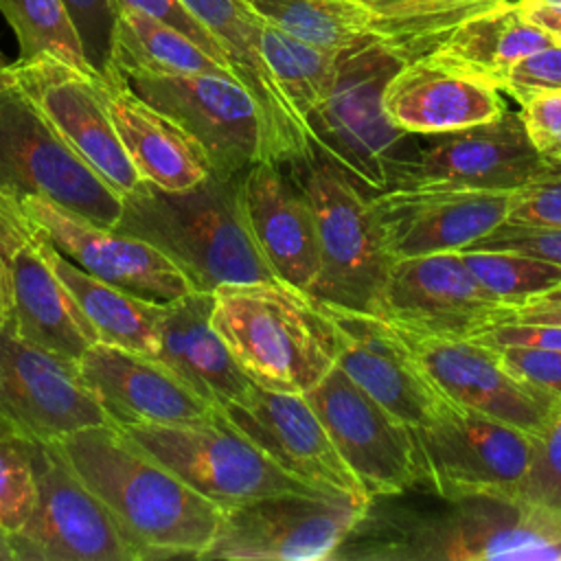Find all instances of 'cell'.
<instances>
[{
	"instance_id": "9",
	"label": "cell",
	"mask_w": 561,
	"mask_h": 561,
	"mask_svg": "<svg viewBox=\"0 0 561 561\" xmlns=\"http://www.w3.org/2000/svg\"><path fill=\"white\" fill-rule=\"evenodd\" d=\"M37 500L9 535L13 561H138L125 533L57 440L33 438Z\"/></svg>"
},
{
	"instance_id": "35",
	"label": "cell",
	"mask_w": 561,
	"mask_h": 561,
	"mask_svg": "<svg viewBox=\"0 0 561 561\" xmlns=\"http://www.w3.org/2000/svg\"><path fill=\"white\" fill-rule=\"evenodd\" d=\"M261 53L285 101L309 134L307 118L329 94L342 50L333 53L305 44L263 22Z\"/></svg>"
},
{
	"instance_id": "5",
	"label": "cell",
	"mask_w": 561,
	"mask_h": 561,
	"mask_svg": "<svg viewBox=\"0 0 561 561\" xmlns=\"http://www.w3.org/2000/svg\"><path fill=\"white\" fill-rule=\"evenodd\" d=\"M403 61L405 57L379 37L342 50L329 94L307 118L313 151L370 195L390 186L410 136L383 112L386 83Z\"/></svg>"
},
{
	"instance_id": "19",
	"label": "cell",
	"mask_w": 561,
	"mask_h": 561,
	"mask_svg": "<svg viewBox=\"0 0 561 561\" xmlns=\"http://www.w3.org/2000/svg\"><path fill=\"white\" fill-rule=\"evenodd\" d=\"M515 191L386 188L368 195L390 261L460 252L506 221Z\"/></svg>"
},
{
	"instance_id": "18",
	"label": "cell",
	"mask_w": 561,
	"mask_h": 561,
	"mask_svg": "<svg viewBox=\"0 0 561 561\" xmlns=\"http://www.w3.org/2000/svg\"><path fill=\"white\" fill-rule=\"evenodd\" d=\"M219 410L267 458L305 484L362 504L370 500L305 394L276 392L252 383L239 401Z\"/></svg>"
},
{
	"instance_id": "15",
	"label": "cell",
	"mask_w": 561,
	"mask_h": 561,
	"mask_svg": "<svg viewBox=\"0 0 561 561\" xmlns=\"http://www.w3.org/2000/svg\"><path fill=\"white\" fill-rule=\"evenodd\" d=\"M305 397L368 497L419 491L414 430L364 392L337 364Z\"/></svg>"
},
{
	"instance_id": "38",
	"label": "cell",
	"mask_w": 561,
	"mask_h": 561,
	"mask_svg": "<svg viewBox=\"0 0 561 561\" xmlns=\"http://www.w3.org/2000/svg\"><path fill=\"white\" fill-rule=\"evenodd\" d=\"M35 500L33 436L0 416V530L15 535L31 517Z\"/></svg>"
},
{
	"instance_id": "25",
	"label": "cell",
	"mask_w": 561,
	"mask_h": 561,
	"mask_svg": "<svg viewBox=\"0 0 561 561\" xmlns=\"http://www.w3.org/2000/svg\"><path fill=\"white\" fill-rule=\"evenodd\" d=\"M219 42L232 75L252 94L263 127L261 160L296 162L313 153L311 138L285 101L261 53L263 20L243 0H180Z\"/></svg>"
},
{
	"instance_id": "51",
	"label": "cell",
	"mask_w": 561,
	"mask_h": 561,
	"mask_svg": "<svg viewBox=\"0 0 561 561\" xmlns=\"http://www.w3.org/2000/svg\"><path fill=\"white\" fill-rule=\"evenodd\" d=\"M0 561H13V552L9 546V535L0 530Z\"/></svg>"
},
{
	"instance_id": "1",
	"label": "cell",
	"mask_w": 561,
	"mask_h": 561,
	"mask_svg": "<svg viewBox=\"0 0 561 561\" xmlns=\"http://www.w3.org/2000/svg\"><path fill=\"white\" fill-rule=\"evenodd\" d=\"M561 561V513L504 495L370 497L331 561Z\"/></svg>"
},
{
	"instance_id": "17",
	"label": "cell",
	"mask_w": 561,
	"mask_h": 561,
	"mask_svg": "<svg viewBox=\"0 0 561 561\" xmlns=\"http://www.w3.org/2000/svg\"><path fill=\"white\" fill-rule=\"evenodd\" d=\"M0 416L39 440L112 423L77 362L20 337L0 322Z\"/></svg>"
},
{
	"instance_id": "7",
	"label": "cell",
	"mask_w": 561,
	"mask_h": 561,
	"mask_svg": "<svg viewBox=\"0 0 561 561\" xmlns=\"http://www.w3.org/2000/svg\"><path fill=\"white\" fill-rule=\"evenodd\" d=\"M121 430L184 484L221 508L276 493H324L280 469L219 408L184 423Z\"/></svg>"
},
{
	"instance_id": "10",
	"label": "cell",
	"mask_w": 561,
	"mask_h": 561,
	"mask_svg": "<svg viewBox=\"0 0 561 561\" xmlns=\"http://www.w3.org/2000/svg\"><path fill=\"white\" fill-rule=\"evenodd\" d=\"M414 436L419 491L438 497H513L535 449L533 434L458 403H447L427 425L414 427Z\"/></svg>"
},
{
	"instance_id": "45",
	"label": "cell",
	"mask_w": 561,
	"mask_h": 561,
	"mask_svg": "<svg viewBox=\"0 0 561 561\" xmlns=\"http://www.w3.org/2000/svg\"><path fill=\"white\" fill-rule=\"evenodd\" d=\"M116 4H118L121 11L134 9V11H142V13L151 15V18H158V20L167 22L169 26H173L180 33H184L186 37H191L197 46H202L219 64L230 68L228 57H226L224 48L219 46V42L213 37V33L180 0H116Z\"/></svg>"
},
{
	"instance_id": "14",
	"label": "cell",
	"mask_w": 561,
	"mask_h": 561,
	"mask_svg": "<svg viewBox=\"0 0 561 561\" xmlns=\"http://www.w3.org/2000/svg\"><path fill=\"white\" fill-rule=\"evenodd\" d=\"M125 79L202 149L213 175L232 178L261 160V114L237 77L131 72Z\"/></svg>"
},
{
	"instance_id": "37",
	"label": "cell",
	"mask_w": 561,
	"mask_h": 561,
	"mask_svg": "<svg viewBox=\"0 0 561 561\" xmlns=\"http://www.w3.org/2000/svg\"><path fill=\"white\" fill-rule=\"evenodd\" d=\"M460 256L486 291L513 307L561 285V263L543 256L515 250H460Z\"/></svg>"
},
{
	"instance_id": "11",
	"label": "cell",
	"mask_w": 561,
	"mask_h": 561,
	"mask_svg": "<svg viewBox=\"0 0 561 561\" xmlns=\"http://www.w3.org/2000/svg\"><path fill=\"white\" fill-rule=\"evenodd\" d=\"M366 504L331 493L256 497L224 508L202 559L331 561Z\"/></svg>"
},
{
	"instance_id": "13",
	"label": "cell",
	"mask_w": 561,
	"mask_h": 561,
	"mask_svg": "<svg viewBox=\"0 0 561 561\" xmlns=\"http://www.w3.org/2000/svg\"><path fill=\"white\" fill-rule=\"evenodd\" d=\"M513 313V305L478 283L460 252L392 261L375 309L408 335L447 340H471Z\"/></svg>"
},
{
	"instance_id": "20",
	"label": "cell",
	"mask_w": 561,
	"mask_h": 561,
	"mask_svg": "<svg viewBox=\"0 0 561 561\" xmlns=\"http://www.w3.org/2000/svg\"><path fill=\"white\" fill-rule=\"evenodd\" d=\"M20 208L66 259L127 294L171 302L195 291L169 256L138 237L96 226L42 197H24Z\"/></svg>"
},
{
	"instance_id": "12",
	"label": "cell",
	"mask_w": 561,
	"mask_h": 561,
	"mask_svg": "<svg viewBox=\"0 0 561 561\" xmlns=\"http://www.w3.org/2000/svg\"><path fill=\"white\" fill-rule=\"evenodd\" d=\"M550 164L535 151L519 112L403 147L388 188L517 191Z\"/></svg>"
},
{
	"instance_id": "3",
	"label": "cell",
	"mask_w": 561,
	"mask_h": 561,
	"mask_svg": "<svg viewBox=\"0 0 561 561\" xmlns=\"http://www.w3.org/2000/svg\"><path fill=\"white\" fill-rule=\"evenodd\" d=\"M114 230L158 248L184 272L195 291L213 294L221 285L276 280L248 228L241 173H210L180 191L142 180L136 191L123 195Z\"/></svg>"
},
{
	"instance_id": "32",
	"label": "cell",
	"mask_w": 561,
	"mask_h": 561,
	"mask_svg": "<svg viewBox=\"0 0 561 561\" xmlns=\"http://www.w3.org/2000/svg\"><path fill=\"white\" fill-rule=\"evenodd\" d=\"M112 64L123 77L131 72L232 75L230 68L219 64L191 37L167 22L134 9L121 11L114 33Z\"/></svg>"
},
{
	"instance_id": "50",
	"label": "cell",
	"mask_w": 561,
	"mask_h": 561,
	"mask_svg": "<svg viewBox=\"0 0 561 561\" xmlns=\"http://www.w3.org/2000/svg\"><path fill=\"white\" fill-rule=\"evenodd\" d=\"M515 322H546V324H561V298L537 296L519 307H515L513 318Z\"/></svg>"
},
{
	"instance_id": "26",
	"label": "cell",
	"mask_w": 561,
	"mask_h": 561,
	"mask_svg": "<svg viewBox=\"0 0 561 561\" xmlns=\"http://www.w3.org/2000/svg\"><path fill=\"white\" fill-rule=\"evenodd\" d=\"M506 110L500 90L430 55L405 59L383 90L388 121L410 136L471 127Z\"/></svg>"
},
{
	"instance_id": "28",
	"label": "cell",
	"mask_w": 561,
	"mask_h": 561,
	"mask_svg": "<svg viewBox=\"0 0 561 561\" xmlns=\"http://www.w3.org/2000/svg\"><path fill=\"white\" fill-rule=\"evenodd\" d=\"M213 294L191 291L156 305V357L213 405L239 401L252 381L239 370L213 322Z\"/></svg>"
},
{
	"instance_id": "24",
	"label": "cell",
	"mask_w": 561,
	"mask_h": 561,
	"mask_svg": "<svg viewBox=\"0 0 561 561\" xmlns=\"http://www.w3.org/2000/svg\"><path fill=\"white\" fill-rule=\"evenodd\" d=\"M77 366L107 419L118 427L184 423L217 410L162 362L121 346L96 342Z\"/></svg>"
},
{
	"instance_id": "6",
	"label": "cell",
	"mask_w": 561,
	"mask_h": 561,
	"mask_svg": "<svg viewBox=\"0 0 561 561\" xmlns=\"http://www.w3.org/2000/svg\"><path fill=\"white\" fill-rule=\"evenodd\" d=\"M283 164L307 193L316 217L320 272L309 296L331 309L375 316L392 261L368 195L316 151Z\"/></svg>"
},
{
	"instance_id": "8",
	"label": "cell",
	"mask_w": 561,
	"mask_h": 561,
	"mask_svg": "<svg viewBox=\"0 0 561 561\" xmlns=\"http://www.w3.org/2000/svg\"><path fill=\"white\" fill-rule=\"evenodd\" d=\"M0 195L18 206L42 197L103 228L123 213V197L13 83L0 88Z\"/></svg>"
},
{
	"instance_id": "53",
	"label": "cell",
	"mask_w": 561,
	"mask_h": 561,
	"mask_svg": "<svg viewBox=\"0 0 561 561\" xmlns=\"http://www.w3.org/2000/svg\"><path fill=\"white\" fill-rule=\"evenodd\" d=\"M543 296H550V298H561V285H557L552 291H548V294H543Z\"/></svg>"
},
{
	"instance_id": "29",
	"label": "cell",
	"mask_w": 561,
	"mask_h": 561,
	"mask_svg": "<svg viewBox=\"0 0 561 561\" xmlns=\"http://www.w3.org/2000/svg\"><path fill=\"white\" fill-rule=\"evenodd\" d=\"M9 324L26 342L72 362L99 342L90 320L44 256L37 228L11 259Z\"/></svg>"
},
{
	"instance_id": "36",
	"label": "cell",
	"mask_w": 561,
	"mask_h": 561,
	"mask_svg": "<svg viewBox=\"0 0 561 561\" xmlns=\"http://www.w3.org/2000/svg\"><path fill=\"white\" fill-rule=\"evenodd\" d=\"M0 11L18 37V59L50 55L85 75H96L61 0H0Z\"/></svg>"
},
{
	"instance_id": "40",
	"label": "cell",
	"mask_w": 561,
	"mask_h": 561,
	"mask_svg": "<svg viewBox=\"0 0 561 561\" xmlns=\"http://www.w3.org/2000/svg\"><path fill=\"white\" fill-rule=\"evenodd\" d=\"M79 35L90 68L103 77L114 70V33L121 18L116 0H61Z\"/></svg>"
},
{
	"instance_id": "30",
	"label": "cell",
	"mask_w": 561,
	"mask_h": 561,
	"mask_svg": "<svg viewBox=\"0 0 561 561\" xmlns=\"http://www.w3.org/2000/svg\"><path fill=\"white\" fill-rule=\"evenodd\" d=\"M552 42L557 39L533 26L522 15L517 2L511 0L467 18L443 35L425 55L500 90L515 61Z\"/></svg>"
},
{
	"instance_id": "4",
	"label": "cell",
	"mask_w": 561,
	"mask_h": 561,
	"mask_svg": "<svg viewBox=\"0 0 561 561\" xmlns=\"http://www.w3.org/2000/svg\"><path fill=\"white\" fill-rule=\"evenodd\" d=\"M210 322L256 386L307 394L337 364V329L324 305L278 280L221 285Z\"/></svg>"
},
{
	"instance_id": "46",
	"label": "cell",
	"mask_w": 561,
	"mask_h": 561,
	"mask_svg": "<svg viewBox=\"0 0 561 561\" xmlns=\"http://www.w3.org/2000/svg\"><path fill=\"white\" fill-rule=\"evenodd\" d=\"M511 373L561 399V351L535 346L495 348Z\"/></svg>"
},
{
	"instance_id": "2",
	"label": "cell",
	"mask_w": 561,
	"mask_h": 561,
	"mask_svg": "<svg viewBox=\"0 0 561 561\" xmlns=\"http://www.w3.org/2000/svg\"><path fill=\"white\" fill-rule=\"evenodd\" d=\"M57 443L112 513L138 561L202 559L217 533L221 506L184 484L114 423L72 432Z\"/></svg>"
},
{
	"instance_id": "39",
	"label": "cell",
	"mask_w": 561,
	"mask_h": 561,
	"mask_svg": "<svg viewBox=\"0 0 561 561\" xmlns=\"http://www.w3.org/2000/svg\"><path fill=\"white\" fill-rule=\"evenodd\" d=\"M513 497L561 513V403L535 436L528 471L515 486Z\"/></svg>"
},
{
	"instance_id": "31",
	"label": "cell",
	"mask_w": 561,
	"mask_h": 561,
	"mask_svg": "<svg viewBox=\"0 0 561 561\" xmlns=\"http://www.w3.org/2000/svg\"><path fill=\"white\" fill-rule=\"evenodd\" d=\"M39 232V230H37ZM42 252L48 259L53 272L70 291L83 316L96 331L99 342L121 346L147 357H156V305L127 294L75 265L66 259L42 232Z\"/></svg>"
},
{
	"instance_id": "23",
	"label": "cell",
	"mask_w": 561,
	"mask_h": 561,
	"mask_svg": "<svg viewBox=\"0 0 561 561\" xmlns=\"http://www.w3.org/2000/svg\"><path fill=\"white\" fill-rule=\"evenodd\" d=\"M241 204L252 239L276 280L311 291L320 272L316 217L289 167L256 160L241 171Z\"/></svg>"
},
{
	"instance_id": "48",
	"label": "cell",
	"mask_w": 561,
	"mask_h": 561,
	"mask_svg": "<svg viewBox=\"0 0 561 561\" xmlns=\"http://www.w3.org/2000/svg\"><path fill=\"white\" fill-rule=\"evenodd\" d=\"M491 348L504 346H535V348H554L561 351V324L546 322H500L484 333L471 337Z\"/></svg>"
},
{
	"instance_id": "21",
	"label": "cell",
	"mask_w": 561,
	"mask_h": 561,
	"mask_svg": "<svg viewBox=\"0 0 561 561\" xmlns=\"http://www.w3.org/2000/svg\"><path fill=\"white\" fill-rule=\"evenodd\" d=\"M403 335L425 377L451 403L515 425L533 436L546 427L561 403L554 394L511 373L491 346L473 340Z\"/></svg>"
},
{
	"instance_id": "43",
	"label": "cell",
	"mask_w": 561,
	"mask_h": 561,
	"mask_svg": "<svg viewBox=\"0 0 561 561\" xmlns=\"http://www.w3.org/2000/svg\"><path fill=\"white\" fill-rule=\"evenodd\" d=\"M526 136L543 162L561 164V90L539 92L519 103Z\"/></svg>"
},
{
	"instance_id": "49",
	"label": "cell",
	"mask_w": 561,
	"mask_h": 561,
	"mask_svg": "<svg viewBox=\"0 0 561 561\" xmlns=\"http://www.w3.org/2000/svg\"><path fill=\"white\" fill-rule=\"evenodd\" d=\"M515 2L522 15L533 26L548 33L552 39L561 42V2H552V0H515Z\"/></svg>"
},
{
	"instance_id": "33",
	"label": "cell",
	"mask_w": 561,
	"mask_h": 561,
	"mask_svg": "<svg viewBox=\"0 0 561 561\" xmlns=\"http://www.w3.org/2000/svg\"><path fill=\"white\" fill-rule=\"evenodd\" d=\"M265 24L324 50L377 37L370 13L353 0H243Z\"/></svg>"
},
{
	"instance_id": "16",
	"label": "cell",
	"mask_w": 561,
	"mask_h": 561,
	"mask_svg": "<svg viewBox=\"0 0 561 561\" xmlns=\"http://www.w3.org/2000/svg\"><path fill=\"white\" fill-rule=\"evenodd\" d=\"M7 72L9 83L121 197L142 184L96 92L94 75H85L50 55L15 59Z\"/></svg>"
},
{
	"instance_id": "47",
	"label": "cell",
	"mask_w": 561,
	"mask_h": 561,
	"mask_svg": "<svg viewBox=\"0 0 561 561\" xmlns=\"http://www.w3.org/2000/svg\"><path fill=\"white\" fill-rule=\"evenodd\" d=\"M33 232L35 226L22 208L0 195V322L11 320V259Z\"/></svg>"
},
{
	"instance_id": "54",
	"label": "cell",
	"mask_w": 561,
	"mask_h": 561,
	"mask_svg": "<svg viewBox=\"0 0 561 561\" xmlns=\"http://www.w3.org/2000/svg\"><path fill=\"white\" fill-rule=\"evenodd\" d=\"M552 2H561V0H552Z\"/></svg>"
},
{
	"instance_id": "34",
	"label": "cell",
	"mask_w": 561,
	"mask_h": 561,
	"mask_svg": "<svg viewBox=\"0 0 561 561\" xmlns=\"http://www.w3.org/2000/svg\"><path fill=\"white\" fill-rule=\"evenodd\" d=\"M370 13L373 33L405 59L425 55L467 18L511 0H353Z\"/></svg>"
},
{
	"instance_id": "44",
	"label": "cell",
	"mask_w": 561,
	"mask_h": 561,
	"mask_svg": "<svg viewBox=\"0 0 561 561\" xmlns=\"http://www.w3.org/2000/svg\"><path fill=\"white\" fill-rule=\"evenodd\" d=\"M467 250H515L561 263V228H526L504 221Z\"/></svg>"
},
{
	"instance_id": "52",
	"label": "cell",
	"mask_w": 561,
	"mask_h": 561,
	"mask_svg": "<svg viewBox=\"0 0 561 561\" xmlns=\"http://www.w3.org/2000/svg\"><path fill=\"white\" fill-rule=\"evenodd\" d=\"M9 64L11 61H7V57H4V53L0 50V88H4V85H9V72H7V68H9Z\"/></svg>"
},
{
	"instance_id": "22",
	"label": "cell",
	"mask_w": 561,
	"mask_h": 561,
	"mask_svg": "<svg viewBox=\"0 0 561 561\" xmlns=\"http://www.w3.org/2000/svg\"><path fill=\"white\" fill-rule=\"evenodd\" d=\"M327 309L337 329V366L403 423L423 427L451 403L425 377L397 327L373 313Z\"/></svg>"
},
{
	"instance_id": "41",
	"label": "cell",
	"mask_w": 561,
	"mask_h": 561,
	"mask_svg": "<svg viewBox=\"0 0 561 561\" xmlns=\"http://www.w3.org/2000/svg\"><path fill=\"white\" fill-rule=\"evenodd\" d=\"M506 224L526 228H561V164L543 169L511 199Z\"/></svg>"
},
{
	"instance_id": "42",
	"label": "cell",
	"mask_w": 561,
	"mask_h": 561,
	"mask_svg": "<svg viewBox=\"0 0 561 561\" xmlns=\"http://www.w3.org/2000/svg\"><path fill=\"white\" fill-rule=\"evenodd\" d=\"M500 90L511 94L517 103L539 92L561 90V42H552L515 61Z\"/></svg>"
},
{
	"instance_id": "27",
	"label": "cell",
	"mask_w": 561,
	"mask_h": 561,
	"mask_svg": "<svg viewBox=\"0 0 561 561\" xmlns=\"http://www.w3.org/2000/svg\"><path fill=\"white\" fill-rule=\"evenodd\" d=\"M112 125L138 175L160 188H188L210 175L202 149L162 112L140 99L127 79L114 68L94 75Z\"/></svg>"
}]
</instances>
